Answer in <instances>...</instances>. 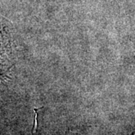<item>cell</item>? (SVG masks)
I'll return each mask as SVG.
<instances>
[]
</instances>
